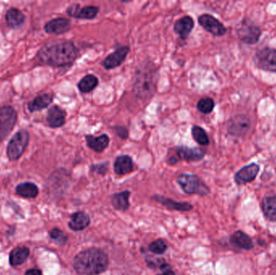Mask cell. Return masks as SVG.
I'll return each mask as SVG.
<instances>
[{"label":"cell","mask_w":276,"mask_h":275,"mask_svg":"<svg viewBox=\"0 0 276 275\" xmlns=\"http://www.w3.org/2000/svg\"><path fill=\"white\" fill-rule=\"evenodd\" d=\"M78 56V49L72 41H58L41 48L38 57L45 65L61 67L71 65Z\"/></svg>","instance_id":"1"},{"label":"cell","mask_w":276,"mask_h":275,"mask_svg":"<svg viewBox=\"0 0 276 275\" xmlns=\"http://www.w3.org/2000/svg\"><path fill=\"white\" fill-rule=\"evenodd\" d=\"M108 255L97 248H90L78 253L74 259V270L82 275H99L108 269Z\"/></svg>","instance_id":"2"},{"label":"cell","mask_w":276,"mask_h":275,"mask_svg":"<svg viewBox=\"0 0 276 275\" xmlns=\"http://www.w3.org/2000/svg\"><path fill=\"white\" fill-rule=\"evenodd\" d=\"M158 72L152 62H144L137 67L133 78V91L140 100H148L155 94Z\"/></svg>","instance_id":"3"},{"label":"cell","mask_w":276,"mask_h":275,"mask_svg":"<svg viewBox=\"0 0 276 275\" xmlns=\"http://www.w3.org/2000/svg\"><path fill=\"white\" fill-rule=\"evenodd\" d=\"M177 182L182 191L189 195L205 196L210 192L209 187L198 177L192 173H182L177 177Z\"/></svg>","instance_id":"4"},{"label":"cell","mask_w":276,"mask_h":275,"mask_svg":"<svg viewBox=\"0 0 276 275\" xmlns=\"http://www.w3.org/2000/svg\"><path fill=\"white\" fill-rule=\"evenodd\" d=\"M29 141V133L22 129L13 136L7 147V155L10 161H17L25 153Z\"/></svg>","instance_id":"5"},{"label":"cell","mask_w":276,"mask_h":275,"mask_svg":"<svg viewBox=\"0 0 276 275\" xmlns=\"http://www.w3.org/2000/svg\"><path fill=\"white\" fill-rule=\"evenodd\" d=\"M17 121V112L12 106L0 108V142H2L14 129Z\"/></svg>","instance_id":"6"},{"label":"cell","mask_w":276,"mask_h":275,"mask_svg":"<svg viewBox=\"0 0 276 275\" xmlns=\"http://www.w3.org/2000/svg\"><path fill=\"white\" fill-rule=\"evenodd\" d=\"M254 61L258 69L276 73V49L265 48L258 50L254 55Z\"/></svg>","instance_id":"7"},{"label":"cell","mask_w":276,"mask_h":275,"mask_svg":"<svg viewBox=\"0 0 276 275\" xmlns=\"http://www.w3.org/2000/svg\"><path fill=\"white\" fill-rule=\"evenodd\" d=\"M250 128V120L244 115H238L230 119L228 124V132L234 137H242Z\"/></svg>","instance_id":"8"},{"label":"cell","mask_w":276,"mask_h":275,"mask_svg":"<svg viewBox=\"0 0 276 275\" xmlns=\"http://www.w3.org/2000/svg\"><path fill=\"white\" fill-rule=\"evenodd\" d=\"M198 21L203 29L216 37H221L226 33V29L223 24L211 15H202L199 17Z\"/></svg>","instance_id":"9"},{"label":"cell","mask_w":276,"mask_h":275,"mask_svg":"<svg viewBox=\"0 0 276 275\" xmlns=\"http://www.w3.org/2000/svg\"><path fill=\"white\" fill-rule=\"evenodd\" d=\"M98 7L86 6L81 8L78 5H73L68 8L66 13L70 17L76 19H85V20H92L96 18L98 15Z\"/></svg>","instance_id":"10"},{"label":"cell","mask_w":276,"mask_h":275,"mask_svg":"<svg viewBox=\"0 0 276 275\" xmlns=\"http://www.w3.org/2000/svg\"><path fill=\"white\" fill-rule=\"evenodd\" d=\"M259 165L253 163L246 165L236 173L234 180L237 185H243L254 181L259 172Z\"/></svg>","instance_id":"11"},{"label":"cell","mask_w":276,"mask_h":275,"mask_svg":"<svg viewBox=\"0 0 276 275\" xmlns=\"http://www.w3.org/2000/svg\"><path fill=\"white\" fill-rule=\"evenodd\" d=\"M237 35L241 41L252 45L258 42L262 35V31L254 25H243L237 31Z\"/></svg>","instance_id":"12"},{"label":"cell","mask_w":276,"mask_h":275,"mask_svg":"<svg viewBox=\"0 0 276 275\" xmlns=\"http://www.w3.org/2000/svg\"><path fill=\"white\" fill-rule=\"evenodd\" d=\"M129 50L130 49L128 46L119 48L114 53L105 58L103 62V66L106 69H112L121 65L129 54Z\"/></svg>","instance_id":"13"},{"label":"cell","mask_w":276,"mask_h":275,"mask_svg":"<svg viewBox=\"0 0 276 275\" xmlns=\"http://www.w3.org/2000/svg\"><path fill=\"white\" fill-rule=\"evenodd\" d=\"M66 116V112L62 108L58 106H53L48 112L46 120L49 126L53 129H57L65 125Z\"/></svg>","instance_id":"14"},{"label":"cell","mask_w":276,"mask_h":275,"mask_svg":"<svg viewBox=\"0 0 276 275\" xmlns=\"http://www.w3.org/2000/svg\"><path fill=\"white\" fill-rule=\"evenodd\" d=\"M176 153L180 159L187 161H197L204 158L205 152L199 148L180 146L176 149Z\"/></svg>","instance_id":"15"},{"label":"cell","mask_w":276,"mask_h":275,"mask_svg":"<svg viewBox=\"0 0 276 275\" xmlns=\"http://www.w3.org/2000/svg\"><path fill=\"white\" fill-rule=\"evenodd\" d=\"M70 29V21L66 18L53 19L45 25V32L49 34H62Z\"/></svg>","instance_id":"16"},{"label":"cell","mask_w":276,"mask_h":275,"mask_svg":"<svg viewBox=\"0 0 276 275\" xmlns=\"http://www.w3.org/2000/svg\"><path fill=\"white\" fill-rule=\"evenodd\" d=\"M153 199L170 210L189 212L193 208V205L189 203L177 202L171 199L166 198L165 196H154Z\"/></svg>","instance_id":"17"},{"label":"cell","mask_w":276,"mask_h":275,"mask_svg":"<svg viewBox=\"0 0 276 275\" xmlns=\"http://www.w3.org/2000/svg\"><path fill=\"white\" fill-rule=\"evenodd\" d=\"M194 25V21L192 17H184L176 21L174 25V31L182 40H186L193 31Z\"/></svg>","instance_id":"18"},{"label":"cell","mask_w":276,"mask_h":275,"mask_svg":"<svg viewBox=\"0 0 276 275\" xmlns=\"http://www.w3.org/2000/svg\"><path fill=\"white\" fill-rule=\"evenodd\" d=\"M90 223V217L86 213L83 212H75L71 216V219L69 222V228L71 230L78 232L86 229Z\"/></svg>","instance_id":"19"},{"label":"cell","mask_w":276,"mask_h":275,"mask_svg":"<svg viewBox=\"0 0 276 275\" xmlns=\"http://www.w3.org/2000/svg\"><path fill=\"white\" fill-rule=\"evenodd\" d=\"M7 25L12 29H19L25 22V15L17 9H11L6 14Z\"/></svg>","instance_id":"20"},{"label":"cell","mask_w":276,"mask_h":275,"mask_svg":"<svg viewBox=\"0 0 276 275\" xmlns=\"http://www.w3.org/2000/svg\"><path fill=\"white\" fill-rule=\"evenodd\" d=\"M230 241L233 245H235L240 249H245V250H251L254 249V242L252 241V239L242 231H237L234 232L231 236Z\"/></svg>","instance_id":"21"},{"label":"cell","mask_w":276,"mask_h":275,"mask_svg":"<svg viewBox=\"0 0 276 275\" xmlns=\"http://www.w3.org/2000/svg\"><path fill=\"white\" fill-rule=\"evenodd\" d=\"M86 141L88 147H90V149L96 152H98V153H101L103 151L105 150V149L109 145V137L106 134L101 135L100 137L86 135Z\"/></svg>","instance_id":"22"},{"label":"cell","mask_w":276,"mask_h":275,"mask_svg":"<svg viewBox=\"0 0 276 275\" xmlns=\"http://www.w3.org/2000/svg\"><path fill=\"white\" fill-rule=\"evenodd\" d=\"M133 169V160L128 155H122L117 157L114 163V170L119 175L131 173Z\"/></svg>","instance_id":"23"},{"label":"cell","mask_w":276,"mask_h":275,"mask_svg":"<svg viewBox=\"0 0 276 275\" xmlns=\"http://www.w3.org/2000/svg\"><path fill=\"white\" fill-rule=\"evenodd\" d=\"M264 216L271 222H276V196H267L262 202Z\"/></svg>","instance_id":"24"},{"label":"cell","mask_w":276,"mask_h":275,"mask_svg":"<svg viewBox=\"0 0 276 275\" xmlns=\"http://www.w3.org/2000/svg\"><path fill=\"white\" fill-rule=\"evenodd\" d=\"M52 101H53V96L51 95H40L37 96L32 102L29 103L28 108L30 112H40L48 108Z\"/></svg>","instance_id":"25"},{"label":"cell","mask_w":276,"mask_h":275,"mask_svg":"<svg viewBox=\"0 0 276 275\" xmlns=\"http://www.w3.org/2000/svg\"><path fill=\"white\" fill-rule=\"evenodd\" d=\"M131 192L129 191L115 194L112 196V205L118 211H126L129 208V196Z\"/></svg>","instance_id":"26"},{"label":"cell","mask_w":276,"mask_h":275,"mask_svg":"<svg viewBox=\"0 0 276 275\" xmlns=\"http://www.w3.org/2000/svg\"><path fill=\"white\" fill-rule=\"evenodd\" d=\"M29 253H30V251L27 247H17L16 249H13L11 252L10 257H9L11 265L13 266L21 265L26 261L27 258L29 257Z\"/></svg>","instance_id":"27"},{"label":"cell","mask_w":276,"mask_h":275,"mask_svg":"<svg viewBox=\"0 0 276 275\" xmlns=\"http://www.w3.org/2000/svg\"><path fill=\"white\" fill-rule=\"evenodd\" d=\"M17 192L24 198H35L38 195V188L32 182H24L17 186Z\"/></svg>","instance_id":"28"},{"label":"cell","mask_w":276,"mask_h":275,"mask_svg":"<svg viewBox=\"0 0 276 275\" xmlns=\"http://www.w3.org/2000/svg\"><path fill=\"white\" fill-rule=\"evenodd\" d=\"M98 83L99 80L96 76L88 74L78 82V87L82 93H89L98 86Z\"/></svg>","instance_id":"29"},{"label":"cell","mask_w":276,"mask_h":275,"mask_svg":"<svg viewBox=\"0 0 276 275\" xmlns=\"http://www.w3.org/2000/svg\"><path fill=\"white\" fill-rule=\"evenodd\" d=\"M193 136L195 141L201 145H208L209 144V138L205 129L200 126H194L193 128Z\"/></svg>","instance_id":"30"},{"label":"cell","mask_w":276,"mask_h":275,"mask_svg":"<svg viewBox=\"0 0 276 275\" xmlns=\"http://www.w3.org/2000/svg\"><path fill=\"white\" fill-rule=\"evenodd\" d=\"M214 100L211 98L201 99L197 104V108L200 112L204 114H209L214 109Z\"/></svg>","instance_id":"31"},{"label":"cell","mask_w":276,"mask_h":275,"mask_svg":"<svg viewBox=\"0 0 276 275\" xmlns=\"http://www.w3.org/2000/svg\"><path fill=\"white\" fill-rule=\"evenodd\" d=\"M166 249H167L166 242L162 239L156 240L149 245V251H151L154 254H162L166 252Z\"/></svg>","instance_id":"32"},{"label":"cell","mask_w":276,"mask_h":275,"mask_svg":"<svg viewBox=\"0 0 276 275\" xmlns=\"http://www.w3.org/2000/svg\"><path fill=\"white\" fill-rule=\"evenodd\" d=\"M49 234H50V237L59 245L66 244L67 241L66 235L62 231L60 230L59 228H53Z\"/></svg>","instance_id":"33"},{"label":"cell","mask_w":276,"mask_h":275,"mask_svg":"<svg viewBox=\"0 0 276 275\" xmlns=\"http://www.w3.org/2000/svg\"><path fill=\"white\" fill-rule=\"evenodd\" d=\"M91 170L101 173V174H105L107 170H108V164L105 163L102 164V165H92Z\"/></svg>","instance_id":"34"},{"label":"cell","mask_w":276,"mask_h":275,"mask_svg":"<svg viewBox=\"0 0 276 275\" xmlns=\"http://www.w3.org/2000/svg\"><path fill=\"white\" fill-rule=\"evenodd\" d=\"M115 130H116V133H117V134L118 135L119 137H121V138H127L129 133H128L127 129L125 128V127H117Z\"/></svg>","instance_id":"35"},{"label":"cell","mask_w":276,"mask_h":275,"mask_svg":"<svg viewBox=\"0 0 276 275\" xmlns=\"http://www.w3.org/2000/svg\"><path fill=\"white\" fill-rule=\"evenodd\" d=\"M25 275H42V273L40 269H31L27 271Z\"/></svg>","instance_id":"36"},{"label":"cell","mask_w":276,"mask_h":275,"mask_svg":"<svg viewBox=\"0 0 276 275\" xmlns=\"http://www.w3.org/2000/svg\"><path fill=\"white\" fill-rule=\"evenodd\" d=\"M158 275H175V273L174 271H172V269H170V270L164 271L163 273Z\"/></svg>","instance_id":"37"}]
</instances>
